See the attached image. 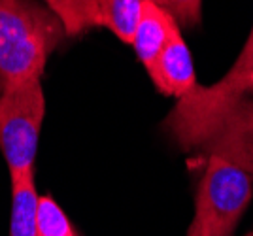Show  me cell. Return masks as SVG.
I'll use <instances>...</instances> for the list:
<instances>
[{"instance_id": "15", "label": "cell", "mask_w": 253, "mask_h": 236, "mask_svg": "<svg viewBox=\"0 0 253 236\" xmlns=\"http://www.w3.org/2000/svg\"><path fill=\"white\" fill-rule=\"evenodd\" d=\"M246 236H253V231H252V233H250V235H246Z\"/></svg>"}, {"instance_id": "9", "label": "cell", "mask_w": 253, "mask_h": 236, "mask_svg": "<svg viewBox=\"0 0 253 236\" xmlns=\"http://www.w3.org/2000/svg\"><path fill=\"white\" fill-rule=\"evenodd\" d=\"M100 27L110 29L121 42L130 43L146 0H96Z\"/></svg>"}, {"instance_id": "14", "label": "cell", "mask_w": 253, "mask_h": 236, "mask_svg": "<svg viewBox=\"0 0 253 236\" xmlns=\"http://www.w3.org/2000/svg\"><path fill=\"white\" fill-rule=\"evenodd\" d=\"M250 87H252V91H253V72H252V78H250Z\"/></svg>"}, {"instance_id": "1", "label": "cell", "mask_w": 253, "mask_h": 236, "mask_svg": "<svg viewBox=\"0 0 253 236\" xmlns=\"http://www.w3.org/2000/svg\"><path fill=\"white\" fill-rule=\"evenodd\" d=\"M253 72V29L229 72L210 87H197L179 98L169 114L165 127L181 150H204L221 129L223 121L242 102Z\"/></svg>"}, {"instance_id": "5", "label": "cell", "mask_w": 253, "mask_h": 236, "mask_svg": "<svg viewBox=\"0 0 253 236\" xmlns=\"http://www.w3.org/2000/svg\"><path fill=\"white\" fill-rule=\"evenodd\" d=\"M149 78L161 93L176 97L178 100L199 87L191 51L181 38L179 27L170 33L163 51L149 72Z\"/></svg>"}, {"instance_id": "6", "label": "cell", "mask_w": 253, "mask_h": 236, "mask_svg": "<svg viewBox=\"0 0 253 236\" xmlns=\"http://www.w3.org/2000/svg\"><path fill=\"white\" fill-rule=\"evenodd\" d=\"M204 151L234 159L253 180V100L244 98L232 108Z\"/></svg>"}, {"instance_id": "2", "label": "cell", "mask_w": 253, "mask_h": 236, "mask_svg": "<svg viewBox=\"0 0 253 236\" xmlns=\"http://www.w3.org/2000/svg\"><path fill=\"white\" fill-rule=\"evenodd\" d=\"M64 29L51 10L34 0H0V95L6 87L40 78Z\"/></svg>"}, {"instance_id": "13", "label": "cell", "mask_w": 253, "mask_h": 236, "mask_svg": "<svg viewBox=\"0 0 253 236\" xmlns=\"http://www.w3.org/2000/svg\"><path fill=\"white\" fill-rule=\"evenodd\" d=\"M149 2H153V4H157L161 8H165V0H149Z\"/></svg>"}, {"instance_id": "11", "label": "cell", "mask_w": 253, "mask_h": 236, "mask_svg": "<svg viewBox=\"0 0 253 236\" xmlns=\"http://www.w3.org/2000/svg\"><path fill=\"white\" fill-rule=\"evenodd\" d=\"M36 236H78L68 215L49 195H40L38 198Z\"/></svg>"}, {"instance_id": "7", "label": "cell", "mask_w": 253, "mask_h": 236, "mask_svg": "<svg viewBox=\"0 0 253 236\" xmlns=\"http://www.w3.org/2000/svg\"><path fill=\"white\" fill-rule=\"evenodd\" d=\"M176 27H178V23L169 10L146 0L144 10H142V17H140V23H138L136 33L132 36L130 45L134 47L140 63L146 66L148 74L151 72L157 57L163 51L170 33Z\"/></svg>"}, {"instance_id": "8", "label": "cell", "mask_w": 253, "mask_h": 236, "mask_svg": "<svg viewBox=\"0 0 253 236\" xmlns=\"http://www.w3.org/2000/svg\"><path fill=\"white\" fill-rule=\"evenodd\" d=\"M11 217L10 236H36L38 198L34 185V170L11 176Z\"/></svg>"}, {"instance_id": "3", "label": "cell", "mask_w": 253, "mask_h": 236, "mask_svg": "<svg viewBox=\"0 0 253 236\" xmlns=\"http://www.w3.org/2000/svg\"><path fill=\"white\" fill-rule=\"evenodd\" d=\"M252 197V176L231 157L208 153L187 235L232 236Z\"/></svg>"}, {"instance_id": "4", "label": "cell", "mask_w": 253, "mask_h": 236, "mask_svg": "<svg viewBox=\"0 0 253 236\" xmlns=\"http://www.w3.org/2000/svg\"><path fill=\"white\" fill-rule=\"evenodd\" d=\"M45 116L40 78L13 81L0 95V151L11 176L34 170Z\"/></svg>"}, {"instance_id": "16", "label": "cell", "mask_w": 253, "mask_h": 236, "mask_svg": "<svg viewBox=\"0 0 253 236\" xmlns=\"http://www.w3.org/2000/svg\"><path fill=\"white\" fill-rule=\"evenodd\" d=\"M187 236H193V235H187Z\"/></svg>"}, {"instance_id": "10", "label": "cell", "mask_w": 253, "mask_h": 236, "mask_svg": "<svg viewBox=\"0 0 253 236\" xmlns=\"http://www.w3.org/2000/svg\"><path fill=\"white\" fill-rule=\"evenodd\" d=\"M45 4L61 21L68 36L82 34L93 27H100L96 0H45Z\"/></svg>"}, {"instance_id": "12", "label": "cell", "mask_w": 253, "mask_h": 236, "mask_svg": "<svg viewBox=\"0 0 253 236\" xmlns=\"http://www.w3.org/2000/svg\"><path fill=\"white\" fill-rule=\"evenodd\" d=\"M202 0H165V10L172 13L181 27H197L201 23Z\"/></svg>"}]
</instances>
